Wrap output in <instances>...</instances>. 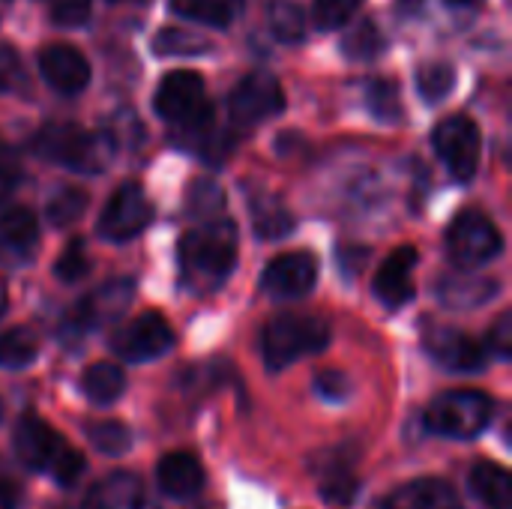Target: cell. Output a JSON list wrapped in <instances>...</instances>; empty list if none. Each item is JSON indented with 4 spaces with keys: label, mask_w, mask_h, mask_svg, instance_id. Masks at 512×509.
I'll list each match as a JSON object with an SVG mask.
<instances>
[{
    "label": "cell",
    "mask_w": 512,
    "mask_h": 509,
    "mask_svg": "<svg viewBox=\"0 0 512 509\" xmlns=\"http://www.w3.org/2000/svg\"><path fill=\"white\" fill-rule=\"evenodd\" d=\"M237 261V225L225 216L201 222L180 240V276L195 294L216 291Z\"/></svg>",
    "instance_id": "cell-1"
},
{
    "label": "cell",
    "mask_w": 512,
    "mask_h": 509,
    "mask_svg": "<svg viewBox=\"0 0 512 509\" xmlns=\"http://www.w3.org/2000/svg\"><path fill=\"white\" fill-rule=\"evenodd\" d=\"M15 456L33 468L48 474L60 486H72L84 474V456L66 444L45 420L39 417H21L15 426Z\"/></svg>",
    "instance_id": "cell-2"
},
{
    "label": "cell",
    "mask_w": 512,
    "mask_h": 509,
    "mask_svg": "<svg viewBox=\"0 0 512 509\" xmlns=\"http://www.w3.org/2000/svg\"><path fill=\"white\" fill-rule=\"evenodd\" d=\"M36 153L48 162H60L81 174H99L114 156V138L108 132H84L72 123H51L36 135Z\"/></svg>",
    "instance_id": "cell-3"
},
{
    "label": "cell",
    "mask_w": 512,
    "mask_h": 509,
    "mask_svg": "<svg viewBox=\"0 0 512 509\" xmlns=\"http://www.w3.org/2000/svg\"><path fill=\"white\" fill-rule=\"evenodd\" d=\"M330 327L315 315H276L264 327V360L273 372L327 348Z\"/></svg>",
    "instance_id": "cell-4"
},
{
    "label": "cell",
    "mask_w": 512,
    "mask_h": 509,
    "mask_svg": "<svg viewBox=\"0 0 512 509\" xmlns=\"http://www.w3.org/2000/svg\"><path fill=\"white\" fill-rule=\"evenodd\" d=\"M489 420H492V399L480 390L441 393L426 411V426L435 435H444L453 441L477 438L489 426Z\"/></svg>",
    "instance_id": "cell-5"
},
{
    "label": "cell",
    "mask_w": 512,
    "mask_h": 509,
    "mask_svg": "<svg viewBox=\"0 0 512 509\" xmlns=\"http://www.w3.org/2000/svg\"><path fill=\"white\" fill-rule=\"evenodd\" d=\"M447 249L462 270H471L498 258L504 240L495 222L483 210H462L447 231Z\"/></svg>",
    "instance_id": "cell-6"
},
{
    "label": "cell",
    "mask_w": 512,
    "mask_h": 509,
    "mask_svg": "<svg viewBox=\"0 0 512 509\" xmlns=\"http://www.w3.org/2000/svg\"><path fill=\"white\" fill-rule=\"evenodd\" d=\"M432 144L435 153L441 156V162L447 165V171L456 180H471L480 168V153H483V138L480 129L471 117L465 114H453L447 120H441L432 132Z\"/></svg>",
    "instance_id": "cell-7"
},
{
    "label": "cell",
    "mask_w": 512,
    "mask_h": 509,
    "mask_svg": "<svg viewBox=\"0 0 512 509\" xmlns=\"http://www.w3.org/2000/svg\"><path fill=\"white\" fill-rule=\"evenodd\" d=\"M153 222V204L138 183H123L99 216V234L111 243L138 237Z\"/></svg>",
    "instance_id": "cell-8"
},
{
    "label": "cell",
    "mask_w": 512,
    "mask_h": 509,
    "mask_svg": "<svg viewBox=\"0 0 512 509\" xmlns=\"http://www.w3.org/2000/svg\"><path fill=\"white\" fill-rule=\"evenodd\" d=\"M174 330L159 312H144L132 318L117 336H114V354L126 363H147L174 348Z\"/></svg>",
    "instance_id": "cell-9"
},
{
    "label": "cell",
    "mask_w": 512,
    "mask_h": 509,
    "mask_svg": "<svg viewBox=\"0 0 512 509\" xmlns=\"http://www.w3.org/2000/svg\"><path fill=\"white\" fill-rule=\"evenodd\" d=\"M285 108V93L270 72H252L246 75L228 99V111L237 123L255 126L267 117H276Z\"/></svg>",
    "instance_id": "cell-10"
},
{
    "label": "cell",
    "mask_w": 512,
    "mask_h": 509,
    "mask_svg": "<svg viewBox=\"0 0 512 509\" xmlns=\"http://www.w3.org/2000/svg\"><path fill=\"white\" fill-rule=\"evenodd\" d=\"M153 105H156L159 117H165L174 126H183L192 117H198L210 102L204 99V81H201V75L192 72V69H177V72H168L162 78Z\"/></svg>",
    "instance_id": "cell-11"
},
{
    "label": "cell",
    "mask_w": 512,
    "mask_h": 509,
    "mask_svg": "<svg viewBox=\"0 0 512 509\" xmlns=\"http://www.w3.org/2000/svg\"><path fill=\"white\" fill-rule=\"evenodd\" d=\"M318 279V261L312 252H285L273 258L264 270V291L273 297H303L315 288Z\"/></svg>",
    "instance_id": "cell-12"
},
{
    "label": "cell",
    "mask_w": 512,
    "mask_h": 509,
    "mask_svg": "<svg viewBox=\"0 0 512 509\" xmlns=\"http://www.w3.org/2000/svg\"><path fill=\"white\" fill-rule=\"evenodd\" d=\"M426 351L435 363L450 372H480L486 363V348L474 342L465 330L435 327L426 333Z\"/></svg>",
    "instance_id": "cell-13"
},
{
    "label": "cell",
    "mask_w": 512,
    "mask_h": 509,
    "mask_svg": "<svg viewBox=\"0 0 512 509\" xmlns=\"http://www.w3.org/2000/svg\"><path fill=\"white\" fill-rule=\"evenodd\" d=\"M39 69H42V78L57 93H66V96L81 93L90 81V63L84 60V54L72 45H63V42L42 48Z\"/></svg>",
    "instance_id": "cell-14"
},
{
    "label": "cell",
    "mask_w": 512,
    "mask_h": 509,
    "mask_svg": "<svg viewBox=\"0 0 512 509\" xmlns=\"http://www.w3.org/2000/svg\"><path fill=\"white\" fill-rule=\"evenodd\" d=\"M132 303V282L126 279H114L99 285L93 294H87L75 309H72V321L81 330H96L105 327L111 321H117Z\"/></svg>",
    "instance_id": "cell-15"
},
{
    "label": "cell",
    "mask_w": 512,
    "mask_h": 509,
    "mask_svg": "<svg viewBox=\"0 0 512 509\" xmlns=\"http://www.w3.org/2000/svg\"><path fill=\"white\" fill-rule=\"evenodd\" d=\"M414 267H417V249L414 246L396 249L381 264V270L375 276V294L384 306L399 309V306L414 300V279H411Z\"/></svg>",
    "instance_id": "cell-16"
},
{
    "label": "cell",
    "mask_w": 512,
    "mask_h": 509,
    "mask_svg": "<svg viewBox=\"0 0 512 509\" xmlns=\"http://www.w3.org/2000/svg\"><path fill=\"white\" fill-rule=\"evenodd\" d=\"M84 509H156V504L147 498V492L135 474L117 471V474H108L105 480H99L87 492Z\"/></svg>",
    "instance_id": "cell-17"
},
{
    "label": "cell",
    "mask_w": 512,
    "mask_h": 509,
    "mask_svg": "<svg viewBox=\"0 0 512 509\" xmlns=\"http://www.w3.org/2000/svg\"><path fill=\"white\" fill-rule=\"evenodd\" d=\"M381 509H465L459 492L444 480H414L390 492Z\"/></svg>",
    "instance_id": "cell-18"
},
{
    "label": "cell",
    "mask_w": 512,
    "mask_h": 509,
    "mask_svg": "<svg viewBox=\"0 0 512 509\" xmlns=\"http://www.w3.org/2000/svg\"><path fill=\"white\" fill-rule=\"evenodd\" d=\"M495 291H498L495 279H486V276L471 273V270H453V273L438 279L435 294L447 309H477L486 300H492Z\"/></svg>",
    "instance_id": "cell-19"
},
{
    "label": "cell",
    "mask_w": 512,
    "mask_h": 509,
    "mask_svg": "<svg viewBox=\"0 0 512 509\" xmlns=\"http://www.w3.org/2000/svg\"><path fill=\"white\" fill-rule=\"evenodd\" d=\"M156 480L171 498H195L204 486V468L192 453H168L156 468Z\"/></svg>",
    "instance_id": "cell-20"
},
{
    "label": "cell",
    "mask_w": 512,
    "mask_h": 509,
    "mask_svg": "<svg viewBox=\"0 0 512 509\" xmlns=\"http://www.w3.org/2000/svg\"><path fill=\"white\" fill-rule=\"evenodd\" d=\"M171 12L207 24V27H228L243 15L246 0H168Z\"/></svg>",
    "instance_id": "cell-21"
},
{
    "label": "cell",
    "mask_w": 512,
    "mask_h": 509,
    "mask_svg": "<svg viewBox=\"0 0 512 509\" xmlns=\"http://www.w3.org/2000/svg\"><path fill=\"white\" fill-rule=\"evenodd\" d=\"M471 486L486 509H512V480L501 465H495V462L474 465Z\"/></svg>",
    "instance_id": "cell-22"
},
{
    "label": "cell",
    "mask_w": 512,
    "mask_h": 509,
    "mask_svg": "<svg viewBox=\"0 0 512 509\" xmlns=\"http://www.w3.org/2000/svg\"><path fill=\"white\" fill-rule=\"evenodd\" d=\"M81 387H84V396L96 405H111L114 399L123 396L126 390V375L120 366L114 363H93L87 366L84 378H81Z\"/></svg>",
    "instance_id": "cell-23"
},
{
    "label": "cell",
    "mask_w": 512,
    "mask_h": 509,
    "mask_svg": "<svg viewBox=\"0 0 512 509\" xmlns=\"http://www.w3.org/2000/svg\"><path fill=\"white\" fill-rule=\"evenodd\" d=\"M39 354V339L30 327L0 333V369H24Z\"/></svg>",
    "instance_id": "cell-24"
},
{
    "label": "cell",
    "mask_w": 512,
    "mask_h": 509,
    "mask_svg": "<svg viewBox=\"0 0 512 509\" xmlns=\"http://www.w3.org/2000/svg\"><path fill=\"white\" fill-rule=\"evenodd\" d=\"M36 234H39V225L27 207H9L0 216V246L3 249H30Z\"/></svg>",
    "instance_id": "cell-25"
},
{
    "label": "cell",
    "mask_w": 512,
    "mask_h": 509,
    "mask_svg": "<svg viewBox=\"0 0 512 509\" xmlns=\"http://www.w3.org/2000/svg\"><path fill=\"white\" fill-rule=\"evenodd\" d=\"M270 30L279 42H300L306 36V15L294 0H273L270 9Z\"/></svg>",
    "instance_id": "cell-26"
},
{
    "label": "cell",
    "mask_w": 512,
    "mask_h": 509,
    "mask_svg": "<svg viewBox=\"0 0 512 509\" xmlns=\"http://www.w3.org/2000/svg\"><path fill=\"white\" fill-rule=\"evenodd\" d=\"M384 45H387V39H384L381 27H378L375 21L366 18V21L354 24V27L345 33L342 51H345V57H351V60H375V57L384 51Z\"/></svg>",
    "instance_id": "cell-27"
},
{
    "label": "cell",
    "mask_w": 512,
    "mask_h": 509,
    "mask_svg": "<svg viewBox=\"0 0 512 509\" xmlns=\"http://www.w3.org/2000/svg\"><path fill=\"white\" fill-rule=\"evenodd\" d=\"M456 87V69L444 60H429L417 69V90L426 102H441Z\"/></svg>",
    "instance_id": "cell-28"
},
{
    "label": "cell",
    "mask_w": 512,
    "mask_h": 509,
    "mask_svg": "<svg viewBox=\"0 0 512 509\" xmlns=\"http://www.w3.org/2000/svg\"><path fill=\"white\" fill-rule=\"evenodd\" d=\"M366 102H369V111L384 120V123H393L402 117V96H399V84L390 81V78H375L369 81L366 87Z\"/></svg>",
    "instance_id": "cell-29"
},
{
    "label": "cell",
    "mask_w": 512,
    "mask_h": 509,
    "mask_svg": "<svg viewBox=\"0 0 512 509\" xmlns=\"http://www.w3.org/2000/svg\"><path fill=\"white\" fill-rule=\"evenodd\" d=\"M252 213H255V231L261 237H285L291 228H294V216L276 201V198H258L252 204Z\"/></svg>",
    "instance_id": "cell-30"
},
{
    "label": "cell",
    "mask_w": 512,
    "mask_h": 509,
    "mask_svg": "<svg viewBox=\"0 0 512 509\" xmlns=\"http://www.w3.org/2000/svg\"><path fill=\"white\" fill-rule=\"evenodd\" d=\"M87 438L93 441V447L105 456H120L129 450L132 444V435L123 423L117 420H96V423H87Z\"/></svg>",
    "instance_id": "cell-31"
},
{
    "label": "cell",
    "mask_w": 512,
    "mask_h": 509,
    "mask_svg": "<svg viewBox=\"0 0 512 509\" xmlns=\"http://www.w3.org/2000/svg\"><path fill=\"white\" fill-rule=\"evenodd\" d=\"M153 51H156V54H165V57H171V54H177V57H192V54H204V51H210V42H204V39H201V36H195V33L165 27V30H159V33H156V39H153Z\"/></svg>",
    "instance_id": "cell-32"
},
{
    "label": "cell",
    "mask_w": 512,
    "mask_h": 509,
    "mask_svg": "<svg viewBox=\"0 0 512 509\" xmlns=\"http://www.w3.org/2000/svg\"><path fill=\"white\" fill-rule=\"evenodd\" d=\"M87 207V192L78 186H63L48 201V219L51 225H72Z\"/></svg>",
    "instance_id": "cell-33"
},
{
    "label": "cell",
    "mask_w": 512,
    "mask_h": 509,
    "mask_svg": "<svg viewBox=\"0 0 512 509\" xmlns=\"http://www.w3.org/2000/svg\"><path fill=\"white\" fill-rule=\"evenodd\" d=\"M225 207V195L222 189L213 183V180H195L192 189H189V210L192 216H201V219H219Z\"/></svg>",
    "instance_id": "cell-34"
},
{
    "label": "cell",
    "mask_w": 512,
    "mask_h": 509,
    "mask_svg": "<svg viewBox=\"0 0 512 509\" xmlns=\"http://www.w3.org/2000/svg\"><path fill=\"white\" fill-rule=\"evenodd\" d=\"M27 69L12 45H0V93H24Z\"/></svg>",
    "instance_id": "cell-35"
},
{
    "label": "cell",
    "mask_w": 512,
    "mask_h": 509,
    "mask_svg": "<svg viewBox=\"0 0 512 509\" xmlns=\"http://www.w3.org/2000/svg\"><path fill=\"white\" fill-rule=\"evenodd\" d=\"M363 6V0H315V24L321 30H336L351 21V15Z\"/></svg>",
    "instance_id": "cell-36"
},
{
    "label": "cell",
    "mask_w": 512,
    "mask_h": 509,
    "mask_svg": "<svg viewBox=\"0 0 512 509\" xmlns=\"http://www.w3.org/2000/svg\"><path fill=\"white\" fill-rule=\"evenodd\" d=\"M87 249H84V240H72L66 246V252L57 258L54 264V276L63 279V282H78L84 273H87Z\"/></svg>",
    "instance_id": "cell-37"
},
{
    "label": "cell",
    "mask_w": 512,
    "mask_h": 509,
    "mask_svg": "<svg viewBox=\"0 0 512 509\" xmlns=\"http://www.w3.org/2000/svg\"><path fill=\"white\" fill-rule=\"evenodd\" d=\"M321 495L336 507H348L354 501V495H357V480L345 468H339V471H333V474H327L321 480Z\"/></svg>",
    "instance_id": "cell-38"
},
{
    "label": "cell",
    "mask_w": 512,
    "mask_h": 509,
    "mask_svg": "<svg viewBox=\"0 0 512 509\" xmlns=\"http://www.w3.org/2000/svg\"><path fill=\"white\" fill-rule=\"evenodd\" d=\"M90 18V0H51V21L60 27H81Z\"/></svg>",
    "instance_id": "cell-39"
},
{
    "label": "cell",
    "mask_w": 512,
    "mask_h": 509,
    "mask_svg": "<svg viewBox=\"0 0 512 509\" xmlns=\"http://www.w3.org/2000/svg\"><path fill=\"white\" fill-rule=\"evenodd\" d=\"M486 348H489V354H495L498 360H510V354H512V315L510 312H504V315L495 321V327L489 330V342H486Z\"/></svg>",
    "instance_id": "cell-40"
},
{
    "label": "cell",
    "mask_w": 512,
    "mask_h": 509,
    "mask_svg": "<svg viewBox=\"0 0 512 509\" xmlns=\"http://www.w3.org/2000/svg\"><path fill=\"white\" fill-rule=\"evenodd\" d=\"M318 393L327 396V399H333V402L345 399V393H348L345 375H339V372H321L318 375Z\"/></svg>",
    "instance_id": "cell-41"
},
{
    "label": "cell",
    "mask_w": 512,
    "mask_h": 509,
    "mask_svg": "<svg viewBox=\"0 0 512 509\" xmlns=\"http://www.w3.org/2000/svg\"><path fill=\"white\" fill-rule=\"evenodd\" d=\"M21 501V486L9 474V468L0 465V509H15Z\"/></svg>",
    "instance_id": "cell-42"
},
{
    "label": "cell",
    "mask_w": 512,
    "mask_h": 509,
    "mask_svg": "<svg viewBox=\"0 0 512 509\" xmlns=\"http://www.w3.org/2000/svg\"><path fill=\"white\" fill-rule=\"evenodd\" d=\"M12 189H15V177L6 168H0V201H6L12 195Z\"/></svg>",
    "instance_id": "cell-43"
},
{
    "label": "cell",
    "mask_w": 512,
    "mask_h": 509,
    "mask_svg": "<svg viewBox=\"0 0 512 509\" xmlns=\"http://www.w3.org/2000/svg\"><path fill=\"white\" fill-rule=\"evenodd\" d=\"M483 0H447V6H453V9H474V6H480Z\"/></svg>",
    "instance_id": "cell-44"
},
{
    "label": "cell",
    "mask_w": 512,
    "mask_h": 509,
    "mask_svg": "<svg viewBox=\"0 0 512 509\" xmlns=\"http://www.w3.org/2000/svg\"><path fill=\"white\" fill-rule=\"evenodd\" d=\"M3 306H6V294H3V285H0V312H3Z\"/></svg>",
    "instance_id": "cell-45"
},
{
    "label": "cell",
    "mask_w": 512,
    "mask_h": 509,
    "mask_svg": "<svg viewBox=\"0 0 512 509\" xmlns=\"http://www.w3.org/2000/svg\"><path fill=\"white\" fill-rule=\"evenodd\" d=\"M189 509H219L216 504H198V507H189Z\"/></svg>",
    "instance_id": "cell-46"
}]
</instances>
